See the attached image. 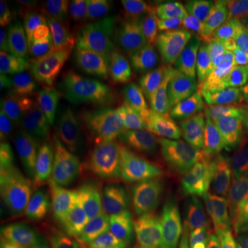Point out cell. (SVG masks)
<instances>
[{"mask_svg":"<svg viewBox=\"0 0 248 248\" xmlns=\"http://www.w3.org/2000/svg\"><path fill=\"white\" fill-rule=\"evenodd\" d=\"M128 193L145 208L181 207L217 214L233 203V190L221 174L148 143H134L122 167Z\"/></svg>","mask_w":248,"mask_h":248,"instance_id":"cell-1","label":"cell"},{"mask_svg":"<svg viewBox=\"0 0 248 248\" xmlns=\"http://www.w3.org/2000/svg\"><path fill=\"white\" fill-rule=\"evenodd\" d=\"M234 39L231 32L213 33L163 55L152 75V95L221 112L223 104L233 98L226 71Z\"/></svg>","mask_w":248,"mask_h":248,"instance_id":"cell-2","label":"cell"},{"mask_svg":"<svg viewBox=\"0 0 248 248\" xmlns=\"http://www.w3.org/2000/svg\"><path fill=\"white\" fill-rule=\"evenodd\" d=\"M141 105L107 101L86 113L57 120L62 152L78 166L102 174L123 142Z\"/></svg>","mask_w":248,"mask_h":248,"instance_id":"cell-3","label":"cell"},{"mask_svg":"<svg viewBox=\"0 0 248 248\" xmlns=\"http://www.w3.org/2000/svg\"><path fill=\"white\" fill-rule=\"evenodd\" d=\"M148 116L153 131L170 146L207 159L217 156L221 112L151 94Z\"/></svg>","mask_w":248,"mask_h":248,"instance_id":"cell-4","label":"cell"},{"mask_svg":"<svg viewBox=\"0 0 248 248\" xmlns=\"http://www.w3.org/2000/svg\"><path fill=\"white\" fill-rule=\"evenodd\" d=\"M68 207L65 199L57 193L17 189L3 197L1 219L9 223L28 247L39 248Z\"/></svg>","mask_w":248,"mask_h":248,"instance_id":"cell-5","label":"cell"},{"mask_svg":"<svg viewBox=\"0 0 248 248\" xmlns=\"http://www.w3.org/2000/svg\"><path fill=\"white\" fill-rule=\"evenodd\" d=\"M91 35L102 63L109 101L142 105L153 87V76L137 60L133 50L115 45L95 32Z\"/></svg>","mask_w":248,"mask_h":248,"instance_id":"cell-6","label":"cell"},{"mask_svg":"<svg viewBox=\"0 0 248 248\" xmlns=\"http://www.w3.org/2000/svg\"><path fill=\"white\" fill-rule=\"evenodd\" d=\"M161 248H247L233 218L204 214L167 221L159 231Z\"/></svg>","mask_w":248,"mask_h":248,"instance_id":"cell-7","label":"cell"},{"mask_svg":"<svg viewBox=\"0 0 248 248\" xmlns=\"http://www.w3.org/2000/svg\"><path fill=\"white\" fill-rule=\"evenodd\" d=\"M14 73L21 107L40 115L54 117L57 91L51 62L40 43L19 48Z\"/></svg>","mask_w":248,"mask_h":248,"instance_id":"cell-8","label":"cell"},{"mask_svg":"<svg viewBox=\"0 0 248 248\" xmlns=\"http://www.w3.org/2000/svg\"><path fill=\"white\" fill-rule=\"evenodd\" d=\"M120 187L105 174H90L73 189V205L99 248H108Z\"/></svg>","mask_w":248,"mask_h":248,"instance_id":"cell-9","label":"cell"},{"mask_svg":"<svg viewBox=\"0 0 248 248\" xmlns=\"http://www.w3.org/2000/svg\"><path fill=\"white\" fill-rule=\"evenodd\" d=\"M53 117L32 112L24 107L0 104V146L7 149H33L57 138Z\"/></svg>","mask_w":248,"mask_h":248,"instance_id":"cell-10","label":"cell"},{"mask_svg":"<svg viewBox=\"0 0 248 248\" xmlns=\"http://www.w3.org/2000/svg\"><path fill=\"white\" fill-rule=\"evenodd\" d=\"M138 10L135 0H95L87 7L86 27L130 50L138 31Z\"/></svg>","mask_w":248,"mask_h":248,"instance_id":"cell-11","label":"cell"},{"mask_svg":"<svg viewBox=\"0 0 248 248\" xmlns=\"http://www.w3.org/2000/svg\"><path fill=\"white\" fill-rule=\"evenodd\" d=\"M24 161L25 171L19 184L22 190L55 193L69 185L76 174L65 153L50 143L28 151Z\"/></svg>","mask_w":248,"mask_h":248,"instance_id":"cell-12","label":"cell"},{"mask_svg":"<svg viewBox=\"0 0 248 248\" xmlns=\"http://www.w3.org/2000/svg\"><path fill=\"white\" fill-rule=\"evenodd\" d=\"M218 152L225 164L248 167V112L234 98L221 108Z\"/></svg>","mask_w":248,"mask_h":248,"instance_id":"cell-13","label":"cell"},{"mask_svg":"<svg viewBox=\"0 0 248 248\" xmlns=\"http://www.w3.org/2000/svg\"><path fill=\"white\" fill-rule=\"evenodd\" d=\"M175 40L196 42L213 35L223 16V3L215 0H174Z\"/></svg>","mask_w":248,"mask_h":248,"instance_id":"cell-14","label":"cell"},{"mask_svg":"<svg viewBox=\"0 0 248 248\" xmlns=\"http://www.w3.org/2000/svg\"><path fill=\"white\" fill-rule=\"evenodd\" d=\"M48 58L55 81L61 78L68 62L81 51L95 48L93 35L86 25L72 21L55 22L48 28Z\"/></svg>","mask_w":248,"mask_h":248,"instance_id":"cell-15","label":"cell"},{"mask_svg":"<svg viewBox=\"0 0 248 248\" xmlns=\"http://www.w3.org/2000/svg\"><path fill=\"white\" fill-rule=\"evenodd\" d=\"M55 91L57 108L65 116L86 113L109 101L104 71L89 79L63 83Z\"/></svg>","mask_w":248,"mask_h":248,"instance_id":"cell-16","label":"cell"},{"mask_svg":"<svg viewBox=\"0 0 248 248\" xmlns=\"http://www.w3.org/2000/svg\"><path fill=\"white\" fill-rule=\"evenodd\" d=\"M138 28L151 43L163 45L175 40L174 0H148L138 10Z\"/></svg>","mask_w":248,"mask_h":248,"instance_id":"cell-17","label":"cell"},{"mask_svg":"<svg viewBox=\"0 0 248 248\" xmlns=\"http://www.w3.org/2000/svg\"><path fill=\"white\" fill-rule=\"evenodd\" d=\"M39 248H99L97 240L72 204Z\"/></svg>","mask_w":248,"mask_h":248,"instance_id":"cell-18","label":"cell"},{"mask_svg":"<svg viewBox=\"0 0 248 248\" xmlns=\"http://www.w3.org/2000/svg\"><path fill=\"white\" fill-rule=\"evenodd\" d=\"M113 248H161V244L141 214H133L120 226Z\"/></svg>","mask_w":248,"mask_h":248,"instance_id":"cell-19","label":"cell"},{"mask_svg":"<svg viewBox=\"0 0 248 248\" xmlns=\"http://www.w3.org/2000/svg\"><path fill=\"white\" fill-rule=\"evenodd\" d=\"M226 83L248 107V39H234L226 71Z\"/></svg>","mask_w":248,"mask_h":248,"instance_id":"cell-20","label":"cell"},{"mask_svg":"<svg viewBox=\"0 0 248 248\" xmlns=\"http://www.w3.org/2000/svg\"><path fill=\"white\" fill-rule=\"evenodd\" d=\"M27 37V28L10 1H0V50L7 54L21 47Z\"/></svg>","mask_w":248,"mask_h":248,"instance_id":"cell-21","label":"cell"},{"mask_svg":"<svg viewBox=\"0 0 248 248\" xmlns=\"http://www.w3.org/2000/svg\"><path fill=\"white\" fill-rule=\"evenodd\" d=\"M0 97L1 102L21 107L14 68L4 55L0 58Z\"/></svg>","mask_w":248,"mask_h":248,"instance_id":"cell-22","label":"cell"},{"mask_svg":"<svg viewBox=\"0 0 248 248\" xmlns=\"http://www.w3.org/2000/svg\"><path fill=\"white\" fill-rule=\"evenodd\" d=\"M25 171L24 157L18 156L14 149L1 148L0 151V177L4 181L6 178L19 177L22 178Z\"/></svg>","mask_w":248,"mask_h":248,"instance_id":"cell-23","label":"cell"},{"mask_svg":"<svg viewBox=\"0 0 248 248\" xmlns=\"http://www.w3.org/2000/svg\"><path fill=\"white\" fill-rule=\"evenodd\" d=\"M39 10H42L46 16L55 18H63L69 16L73 10L72 1H48V0H39L33 3Z\"/></svg>","mask_w":248,"mask_h":248,"instance_id":"cell-24","label":"cell"},{"mask_svg":"<svg viewBox=\"0 0 248 248\" xmlns=\"http://www.w3.org/2000/svg\"><path fill=\"white\" fill-rule=\"evenodd\" d=\"M0 248H29L4 219L0 222Z\"/></svg>","mask_w":248,"mask_h":248,"instance_id":"cell-25","label":"cell"},{"mask_svg":"<svg viewBox=\"0 0 248 248\" xmlns=\"http://www.w3.org/2000/svg\"><path fill=\"white\" fill-rule=\"evenodd\" d=\"M233 221L236 223L237 229H239L241 237L244 240V244L248 248V207L246 210H243L236 217H233Z\"/></svg>","mask_w":248,"mask_h":248,"instance_id":"cell-26","label":"cell"},{"mask_svg":"<svg viewBox=\"0 0 248 248\" xmlns=\"http://www.w3.org/2000/svg\"><path fill=\"white\" fill-rule=\"evenodd\" d=\"M243 9H244L246 17H247V19H248V0H244V1H243Z\"/></svg>","mask_w":248,"mask_h":248,"instance_id":"cell-27","label":"cell"},{"mask_svg":"<svg viewBox=\"0 0 248 248\" xmlns=\"http://www.w3.org/2000/svg\"><path fill=\"white\" fill-rule=\"evenodd\" d=\"M244 186H246V192H247V196H248V175L246 178V182H244Z\"/></svg>","mask_w":248,"mask_h":248,"instance_id":"cell-28","label":"cell"}]
</instances>
